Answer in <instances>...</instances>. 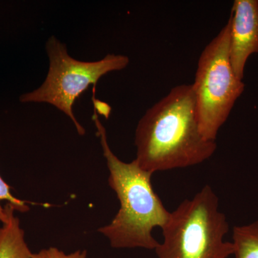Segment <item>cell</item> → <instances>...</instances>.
I'll return each instance as SVG.
<instances>
[{"instance_id": "obj_8", "label": "cell", "mask_w": 258, "mask_h": 258, "mask_svg": "<svg viewBox=\"0 0 258 258\" xmlns=\"http://www.w3.org/2000/svg\"><path fill=\"white\" fill-rule=\"evenodd\" d=\"M232 233L235 258H258V220L236 226Z\"/></svg>"}, {"instance_id": "obj_9", "label": "cell", "mask_w": 258, "mask_h": 258, "mask_svg": "<svg viewBox=\"0 0 258 258\" xmlns=\"http://www.w3.org/2000/svg\"><path fill=\"white\" fill-rule=\"evenodd\" d=\"M11 186L7 184L0 175V222L3 224L8 221V213L6 208L2 207V201L8 202L15 208V211L27 212L30 210L28 202L15 198L11 192Z\"/></svg>"}, {"instance_id": "obj_1", "label": "cell", "mask_w": 258, "mask_h": 258, "mask_svg": "<svg viewBox=\"0 0 258 258\" xmlns=\"http://www.w3.org/2000/svg\"><path fill=\"white\" fill-rule=\"evenodd\" d=\"M137 158L151 174L198 165L217 149L199 128L192 84L171 88L146 111L135 133Z\"/></svg>"}, {"instance_id": "obj_7", "label": "cell", "mask_w": 258, "mask_h": 258, "mask_svg": "<svg viewBox=\"0 0 258 258\" xmlns=\"http://www.w3.org/2000/svg\"><path fill=\"white\" fill-rule=\"evenodd\" d=\"M5 208L8 220L0 227V258H32L33 253L25 240L20 220L15 216V208L9 203Z\"/></svg>"}, {"instance_id": "obj_11", "label": "cell", "mask_w": 258, "mask_h": 258, "mask_svg": "<svg viewBox=\"0 0 258 258\" xmlns=\"http://www.w3.org/2000/svg\"><path fill=\"white\" fill-rule=\"evenodd\" d=\"M95 95H96V87H93L92 101L94 106V111H96L98 114L103 115L106 119H108L111 114V106L105 102L97 99L95 98Z\"/></svg>"}, {"instance_id": "obj_2", "label": "cell", "mask_w": 258, "mask_h": 258, "mask_svg": "<svg viewBox=\"0 0 258 258\" xmlns=\"http://www.w3.org/2000/svg\"><path fill=\"white\" fill-rule=\"evenodd\" d=\"M93 120L109 171L108 184L120 202L119 210L111 223L98 231L114 248L155 250L159 242L153 237V229L162 228L170 212L153 188V174L143 170L135 159L131 163L120 160L108 145L106 128L96 111Z\"/></svg>"}, {"instance_id": "obj_3", "label": "cell", "mask_w": 258, "mask_h": 258, "mask_svg": "<svg viewBox=\"0 0 258 258\" xmlns=\"http://www.w3.org/2000/svg\"><path fill=\"white\" fill-rule=\"evenodd\" d=\"M161 230L157 258H227L234 253L233 243L224 240L228 222L210 185L170 212Z\"/></svg>"}, {"instance_id": "obj_10", "label": "cell", "mask_w": 258, "mask_h": 258, "mask_svg": "<svg viewBox=\"0 0 258 258\" xmlns=\"http://www.w3.org/2000/svg\"><path fill=\"white\" fill-rule=\"evenodd\" d=\"M86 250H77L72 253L66 254L57 247H49L32 254V258H86Z\"/></svg>"}, {"instance_id": "obj_4", "label": "cell", "mask_w": 258, "mask_h": 258, "mask_svg": "<svg viewBox=\"0 0 258 258\" xmlns=\"http://www.w3.org/2000/svg\"><path fill=\"white\" fill-rule=\"evenodd\" d=\"M49 60L48 72L40 87L20 97L23 103H47L55 107L72 120L79 135L86 130L74 115L75 102L91 86L96 87L103 76L121 71L128 66V56L108 54L96 61L79 60L71 57L67 46L52 35L45 43Z\"/></svg>"}, {"instance_id": "obj_6", "label": "cell", "mask_w": 258, "mask_h": 258, "mask_svg": "<svg viewBox=\"0 0 258 258\" xmlns=\"http://www.w3.org/2000/svg\"><path fill=\"white\" fill-rule=\"evenodd\" d=\"M230 21V63L242 81L249 56L258 52V0H235Z\"/></svg>"}, {"instance_id": "obj_5", "label": "cell", "mask_w": 258, "mask_h": 258, "mask_svg": "<svg viewBox=\"0 0 258 258\" xmlns=\"http://www.w3.org/2000/svg\"><path fill=\"white\" fill-rule=\"evenodd\" d=\"M230 41L229 19L202 52L192 84L199 128L205 139L213 142L244 89L231 66Z\"/></svg>"}]
</instances>
